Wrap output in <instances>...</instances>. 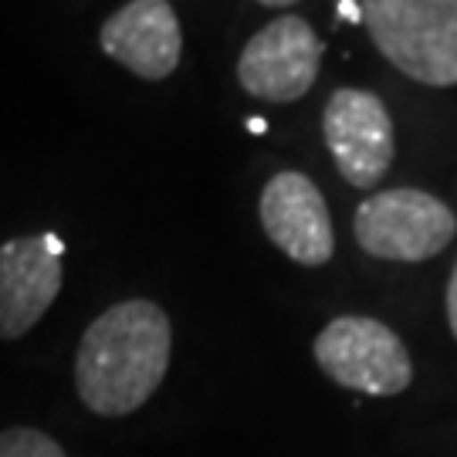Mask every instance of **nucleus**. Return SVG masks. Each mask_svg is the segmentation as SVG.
Here are the masks:
<instances>
[{
	"instance_id": "obj_6",
	"label": "nucleus",
	"mask_w": 457,
	"mask_h": 457,
	"mask_svg": "<svg viewBox=\"0 0 457 457\" xmlns=\"http://www.w3.org/2000/svg\"><path fill=\"white\" fill-rule=\"evenodd\" d=\"M326 45L298 14L275 17L254 34L237 58V82L264 102H298L319 79Z\"/></svg>"
},
{
	"instance_id": "obj_13",
	"label": "nucleus",
	"mask_w": 457,
	"mask_h": 457,
	"mask_svg": "<svg viewBox=\"0 0 457 457\" xmlns=\"http://www.w3.org/2000/svg\"><path fill=\"white\" fill-rule=\"evenodd\" d=\"M264 7H288V4H298V0H258Z\"/></svg>"
},
{
	"instance_id": "obj_9",
	"label": "nucleus",
	"mask_w": 457,
	"mask_h": 457,
	"mask_svg": "<svg viewBox=\"0 0 457 457\" xmlns=\"http://www.w3.org/2000/svg\"><path fill=\"white\" fill-rule=\"evenodd\" d=\"M98 45L136 79L163 82L183 58L180 17L170 0H129L102 24Z\"/></svg>"
},
{
	"instance_id": "obj_1",
	"label": "nucleus",
	"mask_w": 457,
	"mask_h": 457,
	"mask_svg": "<svg viewBox=\"0 0 457 457\" xmlns=\"http://www.w3.org/2000/svg\"><path fill=\"white\" fill-rule=\"evenodd\" d=\"M173 326L156 302L126 298L85 328L75 353V390L98 417H129L170 373Z\"/></svg>"
},
{
	"instance_id": "obj_3",
	"label": "nucleus",
	"mask_w": 457,
	"mask_h": 457,
	"mask_svg": "<svg viewBox=\"0 0 457 457\" xmlns=\"http://www.w3.org/2000/svg\"><path fill=\"white\" fill-rule=\"evenodd\" d=\"M353 234L370 258L420 264L454 241L457 217L441 196L417 187H393L366 196L356 207Z\"/></svg>"
},
{
	"instance_id": "obj_12",
	"label": "nucleus",
	"mask_w": 457,
	"mask_h": 457,
	"mask_svg": "<svg viewBox=\"0 0 457 457\" xmlns=\"http://www.w3.org/2000/svg\"><path fill=\"white\" fill-rule=\"evenodd\" d=\"M343 14L349 17V21H362V11H360V4H353V0H345V4H343Z\"/></svg>"
},
{
	"instance_id": "obj_11",
	"label": "nucleus",
	"mask_w": 457,
	"mask_h": 457,
	"mask_svg": "<svg viewBox=\"0 0 457 457\" xmlns=\"http://www.w3.org/2000/svg\"><path fill=\"white\" fill-rule=\"evenodd\" d=\"M444 305H447V326L457 339V262L454 271H451V281H447V292H444Z\"/></svg>"
},
{
	"instance_id": "obj_7",
	"label": "nucleus",
	"mask_w": 457,
	"mask_h": 457,
	"mask_svg": "<svg viewBox=\"0 0 457 457\" xmlns=\"http://www.w3.org/2000/svg\"><path fill=\"white\" fill-rule=\"evenodd\" d=\"M65 245L54 234H31L0 245V339L28 336L62 292Z\"/></svg>"
},
{
	"instance_id": "obj_4",
	"label": "nucleus",
	"mask_w": 457,
	"mask_h": 457,
	"mask_svg": "<svg viewBox=\"0 0 457 457\" xmlns=\"http://www.w3.org/2000/svg\"><path fill=\"white\" fill-rule=\"evenodd\" d=\"M319 370L343 390L400 396L413 383V360L403 339L370 315H339L312 343Z\"/></svg>"
},
{
	"instance_id": "obj_5",
	"label": "nucleus",
	"mask_w": 457,
	"mask_h": 457,
	"mask_svg": "<svg viewBox=\"0 0 457 457\" xmlns=\"http://www.w3.org/2000/svg\"><path fill=\"white\" fill-rule=\"evenodd\" d=\"M322 136L332 163L349 187L370 190L390 173L396 156V132L383 98L366 88L332 92L322 112Z\"/></svg>"
},
{
	"instance_id": "obj_2",
	"label": "nucleus",
	"mask_w": 457,
	"mask_h": 457,
	"mask_svg": "<svg viewBox=\"0 0 457 457\" xmlns=\"http://www.w3.org/2000/svg\"><path fill=\"white\" fill-rule=\"evenodd\" d=\"M379 54L430 88L457 85V0H360Z\"/></svg>"
},
{
	"instance_id": "obj_10",
	"label": "nucleus",
	"mask_w": 457,
	"mask_h": 457,
	"mask_svg": "<svg viewBox=\"0 0 457 457\" xmlns=\"http://www.w3.org/2000/svg\"><path fill=\"white\" fill-rule=\"evenodd\" d=\"M0 457H68L65 447L34 430V427H7L0 430Z\"/></svg>"
},
{
	"instance_id": "obj_8",
	"label": "nucleus",
	"mask_w": 457,
	"mask_h": 457,
	"mask_svg": "<svg viewBox=\"0 0 457 457\" xmlns=\"http://www.w3.org/2000/svg\"><path fill=\"white\" fill-rule=\"evenodd\" d=\"M258 217H262L268 241L295 264L322 268L332 262L336 254L332 217H328L322 190L305 173L285 170L264 183Z\"/></svg>"
}]
</instances>
